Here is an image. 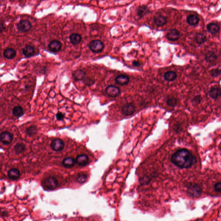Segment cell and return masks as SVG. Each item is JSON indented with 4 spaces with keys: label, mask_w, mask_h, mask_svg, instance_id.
Listing matches in <instances>:
<instances>
[{
    "label": "cell",
    "mask_w": 221,
    "mask_h": 221,
    "mask_svg": "<svg viewBox=\"0 0 221 221\" xmlns=\"http://www.w3.org/2000/svg\"><path fill=\"white\" fill-rule=\"evenodd\" d=\"M5 29V27L4 26L3 24H2V23H1V32H2L3 31H4V29Z\"/></svg>",
    "instance_id": "obj_39"
},
{
    "label": "cell",
    "mask_w": 221,
    "mask_h": 221,
    "mask_svg": "<svg viewBox=\"0 0 221 221\" xmlns=\"http://www.w3.org/2000/svg\"><path fill=\"white\" fill-rule=\"evenodd\" d=\"M177 74L175 72L170 71L165 74L164 78L166 80L168 81H172L176 78Z\"/></svg>",
    "instance_id": "obj_25"
},
{
    "label": "cell",
    "mask_w": 221,
    "mask_h": 221,
    "mask_svg": "<svg viewBox=\"0 0 221 221\" xmlns=\"http://www.w3.org/2000/svg\"><path fill=\"white\" fill-rule=\"evenodd\" d=\"M56 117L57 120H59V121H62L64 119L65 115L61 112H59L56 114Z\"/></svg>",
    "instance_id": "obj_37"
},
{
    "label": "cell",
    "mask_w": 221,
    "mask_h": 221,
    "mask_svg": "<svg viewBox=\"0 0 221 221\" xmlns=\"http://www.w3.org/2000/svg\"><path fill=\"white\" fill-rule=\"evenodd\" d=\"M214 189L216 192L220 193L221 192V182L216 183L214 185Z\"/></svg>",
    "instance_id": "obj_36"
},
{
    "label": "cell",
    "mask_w": 221,
    "mask_h": 221,
    "mask_svg": "<svg viewBox=\"0 0 221 221\" xmlns=\"http://www.w3.org/2000/svg\"><path fill=\"white\" fill-rule=\"evenodd\" d=\"M14 149L16 153L18 154L24 151L25 150V146L23 144L18 143L15 146Z\"/></svg>",
    "instance_id": "obj_28"
},
{
    "label": "cell",
    "mask_w": 221,
    "mask_h": 221,
    "mask_svg": "<svg viewBox=\"0 0 221 221\" xmlns=\"http://www.w3.org/2000/svg\"><path fill=\"white\" fill-rule=\"evenodd\" d=\"M209 95L213 99H217L221 96V89L218 87L212 88L209 91Z\"/></svg>",
    "instance_id": "obj_13"
},
{
    "label": "cell",
    "mask_w": 221,
    "mask_h": 221,
    "mask_svg": "<svg viewBox=\"0 0 221 221\" xmlns=\"http://www.w3.org/2000/svg\"><path fill=\"white\" fill-rule=\"evenodd\" d=\"M166 103L168 105L174 107V106H175L177 104V100L174 98H170L167 100Z\"/></svg>",
    "instance_id": "obj_32"
},
{
    "label": "cell",
    "mask_w": 221,
    "mask_h": 221,
    "mask_svg": "<svg viewBox=\"0 0 221 221\" xmlns=\"http://www.w3.org/2000/svg\"><path fill=\"white\" fill-rule=\"evenodd\" d=\"M16 55V52L12 48H7L4 52V56L6 59H11Z\"/></svg>",
    "instance_id": "obj_21"
},
{
    "label": "cell",
    "mask_w": 221,
    "mask_h": 221,
    "mask_svg": "<svg viewBox=\"0 0 221 221\" xmlns=\"http://www.w3.org/2000/svg\"><path fill=\"white\" fill-rule=\"evenodd\" d=\"M187 23L190 25H196L198 24L199 22V18L197 16L194 15H190L187 17Z\"/></svg>",
    "instance_id": "obj_24"
},
{
    "label": "cell",
    "mask_w": 221,
    "mask_h": 221,
    "mask_svg": "<svg viewBox=\"0 0 221 221\" xmlns=\"http://www.w3.org/2000/svg\"><path fill=\"white\" fill-rule=\"evenodd\" d=\"M36 131H37V129L35 126H31L28 128L26 130V132L28 135L30 136L35 135L36 133Z\"/></svg>",
    "instance_id": "obj_33"
},
{
    "label": "cell",
    "mask_w": 221,
    "mask_h": 221,
    "mask_svg": "<svg viewBox=\"0 0 221 221\" xmlns=\"http://www.w3.org/2000/svg\"><path fill=\"white\" fill-rule=\"evenodd\" d=\"M87 179V176L85 174H80L77 177V181L79 183H83L86 181Z\"/></svg>",
    "instance_id": "obj_30"
},
{
    "label": "cell",
    "mask_w": 221,
    "mask_h": 221,
    "mask_svg": "<svg viewBox=\"0 0 221 221\" xmlns=\"http://www.w3.org/2000/svg\"><path fill=\"white\" fill-rule=\"evenodd\" d=\"M48 48L50 51L53 52H58L62 49V44L60 41L57 40H53L49 43Z\"/></svg>",
    "instance_id": "obj_9"
},
{
    "label": "cell",
    "mask_w": 221,
    "mask_h": 221,
    "mask_svg": "<svg viewBox=\"0 0 221 221\" xmlns=\"http://www.w3.org/2000/svg\"><path fill=\"white\" fill-rule=\"evenodd\" d=\"M135 107L131 104H126L124 105L122 109V112L126 116H130L134 114L135 112Z\"/></svg>",
    "instance_id": "obj_10"
},
{
    "label": "cell",
    "mask_w": 221,
    "mask_h": 221,
    "mask_svg": "<svg viewBox=\"0 0 221 221\" xmlns=\"http://www.w3.org/2000/svg\"><path fill=\"white\" fill-rule=\"evenodd\" d=\"M219 29V26L218 25L216 24V23H209L207 26V31L211 34H214L217 33Z\"/></svg>",
    "instance_id": "obj_20"
},
{
    "label": "cell",
    "mask_w": 221,
    "mask_h": 221,
    "mask_svg": "<svg viewBox=\"0 0 221 221\" xmlns=\"http://www.w3.org/2000/svg\"><path fill=\"white\" fill-rule=\"evenodd\" d=\"M187 191L191 197H198L202 193V189L197 183H191L187 187Z\"/></svg>",
    "instance_id": "obj_2"
},
{
    "label": "cell",
    "mask_w": 221,
    "mask_h": 221,
    "mask_svg": "<svg viewBox=\"0 0 221 221\" xmlns=\"http://www.w3.org/2000/svg\"><path fill=\"white\" fill-rule=\"evenodd\" d=\"M202 98L200 95H197L194 97L192 99V101L193 104H199L201 102Z\"/></svg>",
    "instance_id": "obj_34"
},
{
    "label": "cell",
    "mask_w": 221,
    "mask_h": 221,
    "mask_svg": "<svg viewBox=\"0 0 221 221\" xmlns=\"http://www.w3.org/2000/svg\"><path fill=\"white\" fill-rule=\"evenodd\" d=\"M12 114L15 117H20L24 114L23 108L20 106H15L13 109Z\"/></svg>",
    "instance_id": "obj_26"
},
{
    "label": "cell",
    "mask_w": 221,
    "mask_h": 221,
    "mask_svg": "<svg viewBox=\"0 0 221 221\" xmlns=\"http://www.w3.org/2000/svg\"><path fill=\"white\" fill-rule=\"evenodd\" d=\"M149 12V10L147 7L146 6H142L139 7L137 11L138 16L140 18L144 17Z\"/></svg>",
    "instance_id": "obj_22"
},
{
    "label": "cell",
    "mask_w": 221,
    "mask_h": 221,
    "mask_svg": "<svg viewBox=\"0 0 221 221\" xmlns=\"http://www.w3.org/2000/svg\"><path fill=\"white\" fill-rule=\"evenodd\" d=\"M65 144L61 139L56 138L52 140L51 143V147L53 150L59 151L64 148Z\"/></svg>",
    "instance_id": "obj_5"
},
{
    "label": "cell",
    "mask_w": 221,
    "mask_h": 221,
    "mask_svg": "<svg viewBox=\"0 0 221 221\" xmlns=\"http://www.w3.org/2000/svg\"><path fill=\"white\" fill-rule=\"evenodd\" d=\"M195 40L198 44H202L206 41L207 38L204 34L199 33L196 35L195 37Z\"/></svg>",
    "instance_id": "obj_29"
},
{
    "label": "cell",
    "mask_w": 221,
    "mask_h": 221,
    "mask_svg": "<svg viewBox=\"0 0 221 221\" xmlns=\"http://www.w3.org/2000/svg\"><path fill=\"white\" fill-rule=\"evenodd\" d=\"M73 77L77 80H81L85 78L86 73L82 70H77L73 73Z\"/></svg>",
    "instance_id": "obj_18"
},
{
    "label": "cell",
    "mask_w": 221,
    "mask_h": 221,
    "mask_svg": "<svg viewBox=\"0 0 221 221\" xmlns=\"http://www.w3.org/2000/svg\"><path fill=\"white\" fill-rule=\"evenodd\" d=\"M89 48L92 52L98 53L103 50L104 45L100 40H93L90 43Z\"/></svg>",
    "instance_id": "obj_3"
},
{
    "label": "cell",
    "mask_w": 221,
    "mask_h": 221,
    "mask_svg": "<svg viewBox=\"0 0 221 221\" xmlns=\"http://www.w3.org/2000/svg\"><path fill=\"white\" fill-rule=\"evenodd\" d=\"M115 81L118 84L124 85L129 82L130 79L128 76L121 74L116 77Z\"/></svg>",
    "instance_id": "obj_14"
},
{
    "label": "cell",
    "mask_w": 221,
    "mask_h": 221,
    "mask_svg": "<svg viewBox=\"0 0 221 221\" xmlns=\"http://www.w3.org/2000/svg\"><path fill=\"white\" fill-rule=\"evenodd\" d=\"M217 59V56L214 52H210L207 53L205 56L206 61L208 62H213Z\"/></svg>",
    "instance_id": "obj_27"
},
{
    "label": "cell",
    "mask_w": 221,
    "mask_h": 221,
    "mask_svg": "<svg viewBox=\"0 0 221 221\" xmlns=\"http://www.w3.org/2000/svg\"><path fill=\"white\" fill-rule=\"evenodd\" d=\"M153 21L155 24L158 26H162L167 23L166 18L162 15H158L155 17Z\"/></svg>",
    "instance_id": "obj_16"
},
{
    "label": "cell",
    "mask_w": 221,
    "mask_h": 221,
    "mask_svg": "<svg viewBox=\"0 0 221 221\" xmlns=\"http://www.w3.org/2000/svg\"><path fill=\"white\" fill-rule=\"evenodd\" d=\"M105 92L107 95L112 97L117 96L120 93V91L119 88L114 86H109L105 89Z\"/></svg>",
    "instance_id": "obj_8"
},
{
    "label": "cell",
    "mask_w": 221,
    "mask_h": 221,
    "mask_svg": "<svg viewBox=\"0 0 221 221\" xmlns=\"http://www.w3.org/2000/svg\"><path fill=\"white\" fill-rule=\"evenodd\" d=\"M1 141L5 145L10 144L12 141L13 137L11 133L8 132H4L1 134Z\"/></svg>",
    "instance_id": "obj_7"
},
{
    "label": "cell",
    "mask_w": 221,
    "mask_h": 221,
    "mask_svg": "<svg viewBox=\"0 0 221 221\" xmlns=\"http://www.w3.org/2000/svg\"><path fill=\"white\" fill-rule=\"evenodd\" d=\"M166 37L170 41H177L179 38L180 33L176 29H170L167 33Z\"/></svg>",
    "instance_id": "obj_11"
},
{
    "label": "cell",
    "mask_w": 221,
    "mask_h": 221,
    "mask_svg": "<svg viewBox=\"0 0 221 221\" xmlns=\"http://www.w3.org/2000/svg\"><path fill=\"white\" fill-rule=\"evenodd\" d=\"M133 65L135 66V67H138L140 66V65H141V64H140V62H137V61H134V62H133Z\"/></svg>",
    "instance_id": "obj_38"
},
{
    "label": "cell",
    "mask_w": 221,
    "mask_h": 221,
    "mask_svg": "<svg viewBox=\"0 0 221 221\" xmlns=\"http://www.w3.org/2000/svg\"><path fill=\"white\" fill-rule=\"evenodd\" d=\"M76 160L71 157L67 158L64 159L62 161V164L65 167L71 168L75 165Z\"/></svg>",
    "instance_id": "obj_19"
},
{
    "label": "cell",
    "mask_w": 221,
    "mask_h": 221,
    "mask_svg": "<svg viewBox=\"0 0 221 221\" xmlns=\"http://www.w3.org/2000/svg\"><path fill=\"white\" fill-rule=\"evenodd\" d=\"M210 73V74L213 77H217L221 74V70L218 68L212 69Z\"/></svg>",
    "instance_id": "obj_31"
},
{
    "label": "cell",
    "mask_w": 221,
    "mask_h": 221,
    "mask_svg": "<svg viewBox=\"0 0 221 221\" xmlns=\"http://www.w3.org/2000/svg\"><path fill=\"white\" fill-rule=\"evenodd\" d=\"M17 27L19 30L22 32H27L30 30L32 27L31 23L27 20L20 21L17 24Z\"/></svg>",
    "instance_id": "obj_6"
},
{
    "label": "cell",
    "mask_w": 221,
    "mask_h": 221,
    "mask_svg": "<svg viewBox=\"0 0 221 221\" xmlns=\"http://www.w3.org/2000/svg\"><path fill=\"white\" fill-rule=\"evenodd\" d=\"M84 83L87 85L91 86L94 83V81L91 79L89 78H85L84 79Z\"/></svg>",
    "instance_id": "obj_35"
},
{
    "label": "cell",
    "mask_w": 221,
    "mask_h": 221,
    "mask_svg": "<svg viewBox=\"0 0 221 221\" xmlns=\"http://www.w3.org/2000/svg\"><path fill=\"white\" fill-rule=\"evenodd\" d=\"M81 36L80 34L74 33L70 36V40L71 43L74 45L79 44L81 41Z\"/></svg>",
    "instance_id": "obj_23"
},
{
    "label": "cell",
    "mask_w": 221,
    "mask_h": 221,
    "mask_svg": "<svg viewBox=\"0 0 221 221\" xmlns=\"http://www.w3.org/2000/svg\"><path fill=\"white\" fill-rule=\"evenodd\" d=\"M22 53L26 57H31L34 55L35 53V49L33 46L27 45L23 48Z\"/></svg>",
    "instance_id": "obj_15"
},
{
    "label": "cell",
    "mask_w": 221,
    "mask_h": 221,
    "mask_svg": "<svg viewBox=\"0 0 221 221\" xmlns=\"http://www.w3.org/2000/svg\"><path fill=\"white\" fill-rule=\"evenodd\" d=\"M46 188L50 190L56 189L59 184L58 180L54 177H49L45 179L44 182Z\"/></svg>",
    "instance_id": "obj_4"
},
{
    "label": "cell",
    "mask_w": 221,
    "mask_h": 221,
    "mask_svg": "<svg viewBox=\"0 0 221 221\" xmlns=\"http://www.w3.org/2000/svg\"><path fill=\"white\" fill-rule=\"evenodd\" d=\"M171 162L173 164L180 168H187L194 165L196 158L188 150L185 149L178 150L172 155Z\"/></svg>",
    "instance_id": "obj_1"
},
{
    "label": "cell",
    "mask_w": 221,
    "mask_h": 221,
    "mask_svg": "<svg viewBox=\"0 0 221 221\" xmlns=\"http://www.w3.org/2000/svg\"><path fill=\"white\" fill-rule=\"evenodd\" d=\"M20 175V171L17 168H12L8 173V176L9 178L13 180L18 179Z\"/></svg>",
    "instance_id": "obj_17"
},
{
    "label": "cell",
    "mask_w": 221,
    "mask_h": 221,
    "mask_svg": "<svg viewBox=\"0 0 221 221\" xmlns=\"http://www.w3.org/2000/svg\"><path fill=\"white\" fill-rule=\"evenodd\" d=\"M89 159L85 154L80 155L76 159V163L80 166H84L88 163Z\"/></svg>",
    "instance_id": "obj_12"
}]
</instances>
